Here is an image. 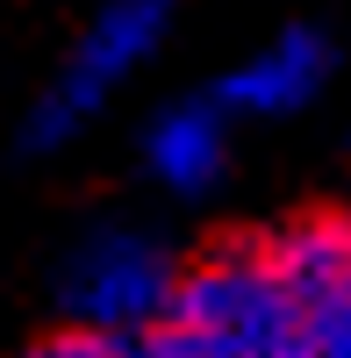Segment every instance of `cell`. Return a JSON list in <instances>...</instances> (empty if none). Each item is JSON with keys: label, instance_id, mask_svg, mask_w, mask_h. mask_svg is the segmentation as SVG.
Masks as SVG:
<instances>
[{"label": "cell", "instance_id": "6da1fadb", "mask_svg": "<svg viewBox=\"0 0 351 358\" xmlns=\"http://www.w3.org/2000/svg\"><path fill=\"white\" fill-rule=\"evenodd\" d=\"M165 29H172V0H101L86 15V29L65 43L57 72L43 79V94L22 122V143L57 151V143L86 136V122L108 115V101L165 50Z\"/></svg>", "mask_w": 351, "mask_h": 358}, {"label": "cell", "instance_id": "7a4b0ae2", "mask_svg": "<svg viewBox=\"0 0 351 358\" xmlns=\"http://www.w3.org/2000/svg\"><path fill=\"white\" fill-rule=\"evenodd\" d=\"M172 287H180L172 244L136 229V222L86 229L72 244V258H65V280H57L72 330H86V337H136L151 322H165Z\"/></svg>", "mask_w": 351, "mask_h": 358}, {"label": "cell", "instance_id": "3957f363", "mask_svg": "<svg viewBox=\"0 0 351 358\" xmlns=\"http://www.w3.org/2000/svg\"><path fill=\"white\" fill-rule=\"evenodd\" d=\"M287 358H351V215H301L266 236Z\"/></svg>", "mask_w": 351, "mask_h": 358}, {"label": "cell", "instance_id": "277c9868", "mask_svg": "<svg viewBox=\"0 0 351 358\" xmlns=\"http://www.w3.org/2000/svg\"><path fill=\"white\" fill-rule=\"evenodd\" d=\"M330 36L323 29H280L266 36L258 50H244L229 79L215 86V101L229 122H287V115H301L315 94L330 86Z\"/></svg>", "mask_w": 351, "mask_h": 358}, {"label": "cell", "instance_id": "5b68a950", "mask_svg": "<svg viewBox=\"0 0 351 358\" xmlns=\"http://www.w3.org/2000/svg\"><path fill=\"white\" fill-rule=\"evenodd\" d=\"M143 172H151L158 194H180V201L215 194V179L229 172V115H222V101L215 94L165 101L143 122Z\"/></svg>", "mask_w": 351, "mask_h": 358}, {"label": "cell", "instance_id": "8992f818", "mask_svg": "<svg viewBox=\"0 0 351 358\" xmlns=\"http://www.w3.org/2000/svg\"><path fill=\"white\" fill-rule=\"evenodd\" d=\"M122 358H258V351L229 344V337H208V330H194V322H180V315H165V322H151V330L122 337Z\"/></svg>", "mask_w": 351, "mask_h": 358}]
</instances>
